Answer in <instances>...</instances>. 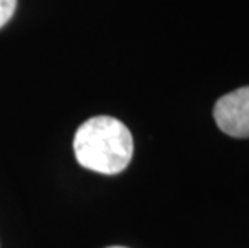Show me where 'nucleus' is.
I'll list each match as a JSON object with an SVG mask.
<instances>
[{"label": "nucleus", "instance_id": "4", "mask_svg": "<svg viewBox=\"0 0 249 248\" xmlns=\"http://www.w3.org/2000/svg\"><path fill=\"white\" fill-rule=\"evenodd\" d=\"M108 248H125V247H108Z\"/></svg>", "mask_w": 249, "mask_h": 248}, {"label": "nucleus", "instance_id": "2", "mask_svg": "<svg viewBox=\"0 0 249 248\" xmlns=\"http://www.w3.org/2000/svg\"><path fill=\"white\" fill-rule=\"evenodd\" d=\"M214 119L227 135L236 139L249 137V86L225 94L217 100Z\"/></svg>", "mask_w": 249, "mask_h": 248}, {"label": "nucleus", "instance_id": "1", "mask_svg": "<svg viewBox=\"0 0 249 248\" xmlns=\"http://www.w3.org/2000/svg\"><path fill=\"white\" fill-rule=\"evenodd\" d=\"M79 165L100 174H119L134 155V139L123 121L93 116L79 126L72 142Z\"/></svg>", "mask_w": 249, "mask_h": 248}, {"label": "nucleus", "instance_id": "3", "mask_svg": "<svg viewBox=\"0 0 249 248\" xmlns=\"http://www.w3.org/2000/svg\"><path fill=\"white\" fill-rule=\"evenodd\" d=\"M15 8H17V0H0V28L13 17Z\"/></svg>", "mask_w": 249, "mask_h": 248}]
</instances>
